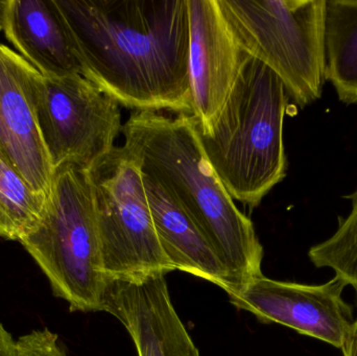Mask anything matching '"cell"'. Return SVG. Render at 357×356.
Segmentation results:
<instances>
[{
	"mask_svg": "<svg viewBox=\"0 0 357 356\" xmlns=\"http://www.w3.org/2000/svg\"><path fill=\"white\" fill-rule=\"evenodd\" d=\"M38 123L54 171H91L123 131L119 105L82 75L47 77L25 66Z\"/></svg>",
	"mask_w": 357,
	"mask_h": 356,
	"instance_id": "obj_7",
	"label": "cell"
},
{
	"mask_svg": "<svg viewBox=\"0 0 357 356\" xmlns=\"http://www.w3.org/2000/svg\"><path fill=\"white\" fill-rule=\"evenodd\" d=\"M123 148L144 175L190 217L228 274L233 292L264 276V247L208 162L191 115L133 112L123 127Z\"/></svg>",
	"mask_w": 357,
	"mask_h": 356,
	"instance_id": "obj_2",
	"label": "cell"
},
{
	"mask_svg": "<svg viewBox=\"0 0 357 356\" xmlns=\"http://www.w3.org/2000/svg\"><path fill=\"white\" fill-rule=\"evenodd\" d=\"M245 54L272 69L304 108L322 95L326 0H218Z\"/></svg>",
	"mask_w": 357,
	"mask_h": 356,
	"instance_id": "obj_5",
	"label": "cell"
},
{
	"mask_svg": "<svg viewBox=\"0 0 357 356\" xmlns=\"http://www.w3.org/2000/svg\"><path fill=\"white\" fill-rule=\"evenodd\" d=\"M345 198L351 201V212L331 238L310 248L308 257L317 268H331L346 286L357 288V189Z\"/></svg>",
	"mask_w": 357,
	"mask_h": 356,
	"instance_id": "obj_16",
	"label": "cell"
},
{
	"mask_svg": "<svg viewBox=\"0 0 357 356\" xmlns=\"http://www.w3.org/2000/svg\"><path fill=\"white\" fill-rule=\"evenodd\" d=\"M289 100L278 75L247 54L211 129L197 131L222 185L233 200L250 208L257 207L287 175L283 123Z\"/></svg>",
	"mask_w": 357,
	"mask_h": 356,
	"instance_id": "obj_3",
	"label": "cell"
},
{
	"mask_svg": "<svg viewBox=\"0 0 357 356\" xmlns=\"http://www.w3.org/2000/svg\"><path fill=\"white\" fill-rule=\"evenodd\" d=\"M46 199L0 154V238L20 242L41 219Z\"/></svg>",
	"mask_w": 357,
	"mask_h": 356,
	"instance_id": "obj_15",
	"label": "cell"
},
{
	"mask_svg": "<svg viewBox=\"0 0 357 356\" xmlns=\"http://www.w3.org/2000/svg\"><path fill=\"white\" fill-rule=\"evenodd\" d=\"M26 62L0 44V154L42 196L54 171L46 150L27 83Z\"/></svg>",
	"mask_w": 357,
	"mask_h": 356,
	"instance_id": "obj_10",
	"label": "cell"
},
{
	"mask_svg": "<svg viewBox=\"0 0 357 356\" xmlns=\"http://www.w3.org/2000/svg\"><path fill=\"white\" fill-rule=\"evenodd\" d=\"M0 356H19L18 339L15 340L1 322H0Z\"/></svg>",
	"mask_w": 357,
	"mask_h": 356,
	"instance_id": "obj_18",
	"label": "cell"
},
{
	"mask_svg": "<svg viewBox=\"0 0 357 356\" xmlns=\"http://www.w3.org/2000/svg\"><path fill=\"white\" fill-rule=\"evenodd\" d=\"M18 347L19 356H69L58 334L47 328L21 336Z\"/></svg>",
	"mask_w": 357,
	"mask_h": 356,
	"instance_id": "obj_17",
	"label": "cell"
},
{
	"mask_svg": "<svg viewBox=\"0 0 357 356\" xmlns=\"http://www.w3.org/2000/svg\"><path fill=\"white\" fill-rule=\"evenodd\" d=\"M2 2L0 1V31H2Z\"/></svg>",
	"mask_w": 357,
	"mask_h": 356,
	"instance_id": "obj_20",
	"label": "cell"
},
{
	"mask_svg": "<svg viewBox=\"0 0 357 356\" xmlns=\"http://www.w3.org/2000/svg\"><path fill=\"white\" fill-rule=\"evenodd\" d=\"M104 311L125 326L138 356H199L172 302L165 276L140 284L111 282Z\"/></svg>",
	"mask_w": 357,
	"mask_h": 356,
	"instance_id": "obj_11",
	"label": "cell"
},
{
	"mask_svg": "<svg viewBox=\"0 0 357 356\" xmlns=\"http://www.w3.org/2000/svg\"><path fill=\"white\" fill-rule=\"evenodd\" d=\"M89 173L107 278L140 284L175 271L159 240L137 161L115 146Z\"/></svg>",
	"mask_w": 357,
	"mask_h": 356,
	"instance_id": "obj_6",
	"label": "cell"
},
{
	"mask_svg": "<svg viewBox=\"0 0 357 356\" xmlns=\"http://www.w3.org/2000/svg\"><path fill=\"white\" fill-rule=\"evenodd\" d=\"M356 290V301L357 307V288H354ZM344 356H357V318L356 319V324H354V336H352L351 343H350L349 347H348L347 353Z\"/></svg>",
	"mask_w": 357,
	"mask_h": 356,
	"instance_id": "obj_19",
	"label": "cell"
},
{
	"mask_svg": "<svg viewBox=\"0 0 357 356\" xmlns=\"http://www.w3.org/2000/svg\"><path fill=\"white\" fill-rule=\"evenodd\" d=\"M339 278L320 286L256 278L233 292L229 300L264 324H280L327 343L345 355L354 332V311L344 301Z\"/></svg>",
	"mask_w": 357,
	"mask_h": 356,
	"instance_id": "obj_8",
	"label": "cell"
},
{
	"mask_svg": "<svg viewBox=\"0 0 357 356\" xmlns=\"http://www.w3.org/2000/svg\"><path fill=\"white\" fill-rule=\"evenodd\" d=\"M82 75L135 112L191 115L187 0H56Z\"/></svg>",
	"mask_w": 357,
	"mask_h": 356,
	"instance_id": "obj_1",
	"label": "cell"
},
{
	"mask_svg": "<svg viewBox=\"0 0 357 356\" xmlns=\"http://www.w3.org/2000/svg\"><path fill=\"white\" fill-rule=\"evenodd\" d=\"M2 33L14 52L43 77L82 75L56 0H4Z\"/></svg>",
	"mask_w": 357,
	"mask_h": 356,
	"instance_id": "obj_12",
	"label": "cell"
},
{
	"mask_svg": "<svg viewBox=\"0 0 357 356\" xmlns=\"http://www.w3.org/2000/svg\"><path fill=\"white\" fill-rule=\"evenodd\" d=\"M19 242L71 311H105L111 281L102 268L88 171L71 165L56 169L41 219Z\"/></svg>",
	"mask_w": 357,
	"mask_h": 356,
	"instance_id": "obj_4",
	"label": "cell"
},
{
	"mask_svg": "<svg viewBox=\"0 0 357 356\" xmlns=\"http://www.w3.org/2000/svg\"><path fill=\"white\" fill-rule=\"evenodd\" d=\"M144 181L159 240L175 271L191 274L228 292V274L199 228L158 182L144 173Z\"/></svg>",
	"mask_w": 357,
	"mask_h": 356,
	"instance_id": "obj_13",
	"label": "cell"
},
{
	"mask_svg": "<svg viewBox=\"0 0 357 356\" xmlns=\"http://www.w3.org/2000/svg\"><path fill=\"white\" fill-rule=\"evenodd\" d=\"M190 27L191 116L199 133L211 129L238 77L247 54L218 0H187Z\"/></svg>",
	"mask_w": 357,
	"mask_h": 356,
	"instance_id": "obj_9",
	"label": "cell"
},
{
	"mask_svg": "<svg viewBox=\"0 0 357 356\" xmlns=\"http://www.w3.org/2000/svg\"><path fill=\"white\" fill-rule=\"evenodd\" d=\"M325 75L344 104H357V0H326Z\"/></svg>",
	"mask_w": 357,
	"mask_h": 356,
	"instance_id": "obj_14",
	"label": "cell"
}]
</instances>
